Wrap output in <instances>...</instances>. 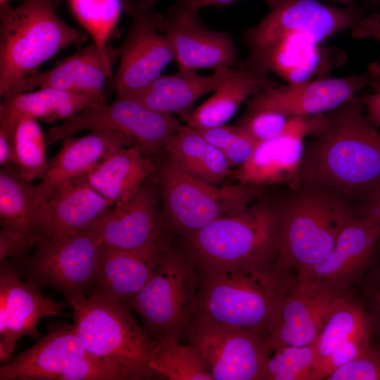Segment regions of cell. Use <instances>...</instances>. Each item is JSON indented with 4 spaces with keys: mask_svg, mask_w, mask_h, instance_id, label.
Segmentation results:
<instances>
[{
    "mask_svg": "<svg viewBox=\"0 0 380 380\" xmlns=\"http://www.w3.org/2000/svg\"><path fill=\"white\" fill-rule=\"evenodd\" d=\"M352 36L355 39L373 38L380 42V15H366L352 28Z\"/></svg>",
    "mask_w": 380,
    "mask_h": 380,
    "instance_id": "ee69618b",
    "label": "cell"
},
{
    "mask_svg": "<svg viewBox=\"0 0 380 380\" xmlns=\"http://www.w3.org/2000/svg\"><path fill=\"white\" fill-rule=\"evenodd\" d=\"M101 246L95 223L61 242L38 241L31 256L16 264L27 284L53 287L70 301L93 286Z\"/></svg>",
    "mask_w": 380,
    "mask_h": 380,
    "instance_id": "9c48e42d",
    "label": "cell"
},
{
    "mask_svg": "<svg viewBox=\"0 0 380 380\" xmlns=\"http://www.w3.org/2000/svg\"><path fill=\"white\" fill-rule=\"evenodd\" d=\"M260 66L241 65L224 69L220 84L213 95L184 116L186 125L203 129L224 125L240 106L251 97L279 84Z\"/></svg>",
    "mask_w": 380,
    "mask_h": 380,
    "instance_id": "d4e9b609",
    "label": "cell"
},
{
    "mask_svg": "<svg viewBox=\"0 0 380 380\" xmlns=\"http://www.w3.org/2000/svg\"><path fill=\"white\" fill-rule=\"evenodd\" d=\"M113 207L89 184L86 175L63 182L37 203V242L65 241L93 226Z\"/></svg>",
    "mask_w": 380,
    "mask_h": 380,
    "instance_id": "9a60e30c",
    "label": "cell"
},
{
    "mask_svg": "<svg viewBox=\"0 0 380 380\" xmlns=\"http://www.w3.org/2000/svg\"><path fill=\"white\" fill-rule=\"evenodd\" d=\"M167 243L137 250L102 245L96 279L89 290L127 304L152 277Z\"/></svg>",
    "mask_w": 380,
    "mask_h": 380,
    "instance_id": "cb8c5ba5",
    "label": "cell"
},
{
    "mask_svg": "<svg viewBox=\"0 0 380 380\" xmlns=\"http://www.w3.org/2000/svg\"><path fill=\"white\" fill-rule=\"evenodd\" d=\"M305 123L300 182L363 202L380 185V132L358 96Z\"/></svg>",
    "mask_w": 380,
    "mask_h": 380,
    "instance_id": "6da1fadb",
    "label": "cell"
},
{
    "mask_svg": "<svg viewBox=\"0 0 380 380\" xmlns=\"http://www.w3.org/2000/svg\"><path fill=\"white\" fill-rule=\"evenodd\" d=\"M360 214L380 227V185L361 203Z\"/></svg>",
    "mask_w": 380,
    "mask_h": 380,
    "instance_id": "7dc6e473",
    "label": "cell"
},
{
    "mask_svg": "<svg viewBox=\"0 0 380 380\" xmlns=\"http://www.w3.org/2000/svg\"><path fill=\"white\" fill-rule=\"evenodd\" d=\"M348 290L298 281L279 303L267 330L271 350L313 343L335 301Z\"/></svg>",
    "mask_w": 380,
    "mask_h": 380,
    "instance_id": "ac0fdd59",
    "label": "cell"
},
{
    "mask_svg": "<svg viewBox=\"0 0 380 380\" xmlns=\"http://www.w3.org/2000/svg\"><path fill=\"white\" fill-rule=\"evenodd\" d=\"M96 227L101 244L119 250L141 249L167 241L155 191L146 183L127 203L111 208Z\"/></svg>",
    "mask_w": 380,
    "mask_h": 380,
    "instance_id": "44dd1931",
    "label": "cell"
},
{
    "mask_svg": "<svg viewBox=\"0 0 380 380\" xmlns=\"http://www.w3.org/2000/svg\"><path fill=\"white\" fill-rule=\"evenodd\" d=\"M373 330L360 333L336 348L313 367L310 380H322L336 369L355 359L371 345Z\"/></svg>",
    "mask_w": 380,
    "mask_h": 380,
    "instance_id": "f35d334b",
    "label": "cell"
},
{
    "mask_svg": "<svg viewBox=\"0 0 380 380\" xmlns=\"http://www.w3.org/2000/svg\"><path fill=\"white\" fill-rule=\"evenodd\" d=\"M164 149L177 167L201 181L216 184L231 172L232 165L224 154L186 125L167 140Z\"/></svg>",
    "mask_w": 380,
    "mask_h": 380,
    "instance_id": "4dcf8cb0",
    "label": "cell"
},
{
    "mask_svg": "<svg viewBox=\"0 0 380 380\" xmlns=\"http://www.w3.org/2000/svg\"><path fill=\"white\" fill-rule=\"evenodd\" d=\"M77 20L86 30L93 42L108 49V39L119 20L121 0H68Z\"/></svg>",
    "mask_w": 380,
    "mask_h": 380,
    "instance_id": "d590c367",
    "label": "cell"
},
{
    "mask_svg": "<svg viewBox=\"0 0 380 380\" xmlns=\"http://www.w3.org/2000/svg\"><path fill=\"white\" fill-rule=\"evenodd\" d=\"M184 251L200 272L267 261L280 255L277 205L253 202L185 235Z\"/></svg>",
    "mask_w": 380,
    "mask_h": 380,
    "instance_id": "8992f818",
    "label": "cell"
},
{
    "mask_svg": "<svg viewBox=\"0 0 380 380\" xmlns=\"http://www.w3.org/2000/svg\"><path fill=\"white\" fill-rule=\"evenodd\" d=\"M159 177L165 219L171 228L185 235L244 210L256 197L254 186L240 183L217 186L188 175L170 159L160 167Z\"/></svg>",
    "mask_w": 380,
    "mask_h": 380,
    "instance_id": "ba28073f",
    "label": "cell"
},
{
    "mask_svg": "<svg viewBox=\"0 0 380 380\" xmlns=\"http://www.w3.org/2000/svg\"><path fill=\"white\" fill-rule=\"evenodd\" d=\"M200 274L194 322L262 335L267 332L282 299L298 282L296 270L281 256Z\"/></svg>",
    "mask_w": 380,
    "mask_h": 380,
    "instance_id": "7a4b0ae2",
    "label": "cell"
},
{
    "mask_svg": "<svg viewBox=\"0 0 380 380\" xmlns=\"http://www.w3.org/2000/svg\"><path fill=\"white\" fill-rule=\"evenodd\" d=\"M200 284L193 259L167 243L151 279L126 305L156 343L179 341L196 319Z\"/></svg>",
    "mask_w": 380,
    "mask_h": 380,
    "instance_id": "52a82bcc",
    "label": "cell"
},
{
    "mask_svg": "<svg viewBox=\"0 0 380 380\" xmlns=\"http://www.w3.org/2000/svg\"><path fill=\"white\" fill-rule=\"evenodd\" d=\"M60 0H53L55 6H56V4H58V2Z\"/></svg>",
    "mask_w": 380,
    "mask_h": 380,
    "instance_id": "11a10c76",
    "label": "cell"
},
{
    "mask_svg": "<svg viewBox=\"0 0 380 380\" xmlns=\"http://www.w3.org/2000/svg\"><path fill=\"white\" fill-rule=\"evenodd\" d=\"M290 118L267 109L247 110L239 124L257 142L281 136L287 130Z\"/></svg>",
    "mask_w": 380,
    "mask_h": 380,
    "instance_id": "ab89813d",
    "label": "cell"
},
{
    "mask_svg": "<svg viewBox=\"0 0 380 380\" xmlns=\"http://www.w3.org/2000/svg\"><path fill=\"white\" fill-rule=\"evenodd\" d=\"M18 265L9 259L0 267V362L8 361L17 341L24 336L37 338L39 322L49 316H61L62 302L44 296L20 279Z\"/></svg>",
    "mask_w": 380,
    "mask_h": 380,
    "instance_id": "e0dca14e",
    "label": "cell"
},
{
    "mask_svg": "<svg viewBox=\"0 0 380 380\" xmlns=\"http://www.w3.org/2000/svg\"><path fill=\"white\" fill-rule=\"evenodd\" d=\"M336 1H341V2H344V3H348L349 4H351V3L355 1V0H336Z\"/></svg>",
    "mask_w": 380,
    "mask_h": 380,
    "instance_id": "db71d44e",
    "label": "cell"
},
{
    "mask_svg": "<svg viewBox=\"0 0 380 380\" xmlns=\"http://www.w3.org/2000/svg\"><path fill=\"white\" fill-rule=\"evenodd\" d=\"M37 203L36 185L20 175L17 165L0 170L1 227L37 239L34 232V210Z\"/></svg>",
    "mask_w": 380,
    "mask_h": 380,
    "instance_id": "1f68e13d",
    "label": "cell"
},
{
    "mask_svg": "<svg viewBox=\"0 0 380 380\" xmlns=\"http://www.w3.org/2000/svg\"><path fill=\"white\" fill-rule=\"evenodd\" d=\"M279 206V249L297 274L330 253L344 226L359 215L351 201L321 186L300 182Z\"/></svg>",
    "mask_w": 380,
    "mask_h": 380,
    "instance_id": "5b68a950",
    "label": "cell"
},
{
    "mask_svg": "<svg viewBox=\"0 0 380 380\" xmlns=\"http://www.w3.org/2000/svg\"><path fill=\"white\" fill-rule=\"evenodd\" d=\"M144 1L151 7H153L157 0H144Z\"/></svg>",
    "mask_w": 380,
    "mask_h": 380,
    "instance_id": "816d5d0a",
    "label": "cell"
},
{
    "mask_svg": "<svg viewBox=\"0 0 380 380\" xmlns=\"http://www.w3.org/2000/svg\"><path fill=\"white\" fill-rule=\"evenodd\" d=\"M106 103L94 97L54 88L38 89L3 99L0 106V127L14 132L22 117L51 122Z\"/></svg>",
    "mask_w": 380,
    "mask_h": 380,
    "instance_id": "f1b7e54d",
    "label": "cell"
},
{
    "mask_svg": "<svg viewBox=\"0 0 380 380\" xmlns=\"http://www.w3.org/2000/svg\"><path fill=\"white\" fill-rule=\"evenodd\" d=\"M319 44L303 34L285 35L244 65L260 66L295 84L312 80L327 67Z\"/></svg>",
    "mask_w": 380,
    "mask_h": 380,
    "instance_id": "f546056e",
    "label": "cell"
},
{
    "mask_svg": "<svg viewBox=\"0 0 380 380\" xmlns=\"http://www.w3.org/2000/svg\"><path fill=\"white\" fill-rule=\"evenodd\" d=\"M316 358L315 341L304 346L277 348L267 360L262 380H310Z\"/></svg>",
    "mask_w": 380,
    "mask_h": 380,
    "instance_id": "8d00e7d4",
    "label": "cell"
},
{
    "mask_svg": "<svg viewBox=\"0 0 380 380\" xmlns=\"http://www.w3.org/2000/svg\"><path fill=\"white\" fill-rule=\"evenodd\" d=\"M369 121L380 127V91H365L358 96Z\"/></svg>",
    "mask_w": 380,
    "mask_h": 380,
    "instance_id": "bcb514c9",
    "label": "cell"
},
{
    "mask_svg": "<svg viewBox=\"0 0 380 380\" xmlns=\"http://www.w3.org/2000/svg\"><path fill=\"white\" fill-rule=\"evenodd\" d=\"M305 138V117H291L284 134L258 142L249 160L234 172L236 179L255 188L277 184L295 186L300 183Z\"/></svg>",
    "mask_w": 380,
    "mask_h": 380,
    "instance_id": "ffe728a7",
    "label": "cell"
},
{
    "mask_svg": "<svg viewBox=\"0 0 380 380\" xmlns=\"http://www.w3.org/2000/svg\"><path fill=\"white\" fill-rule=\"evenodd\" d=\"M151 368L158 376L169 380H213L198 351L178 340L156 343Z\"/></svg>",
    "mask_w": 380,
    "mask_h": 380,
    "instance_id": "836d02e7",
    "label": "cell"
},
{
    "mask_svg": "<svg viewBox=\"0 0 380 380\" xmlns=\"http://www.w3.org/2000/svg\"><path fill=\"white\" fill-rule=\"evenodd\" d=\"M199 9L208 5H224L236 0H191ZM270 9L278 5L282 0H265Z\"/></svg>",
    "mask_w": 380,
    "mask_h": 380,
    "instance_id": "c3c4849f",
    "label": "cell"
},
{
    "mask_svg": "<svg viewBox=\"0 0 380 380\" xmlns=\"http://www.w3.org/2000/svg\"><path fill=\"white\" fill-rule=\"evenodd\" d=\"M118 49H102L92 42L58 61L51 69L36 72L27 80L25 91L35 88H54L106 101L105 88L111 79Z\"/></svg>",
    "mask_w": 380,
    "mask_h": 380,
    "instance_id": "7402d4cb",
    "label": "cell"
},
{
    "mask_svg": "<svg viewBox=\"0 0 380 380\" xmlns=\"http://www.w3.org/2000/svg\"><path fill=\"white\" fill-rule=\"evenodd\" d=\"M367 15L362 8L328 6L317 0H282L244 38L249 48L247 60L259 55L279 38L303 34L317 44L356 23Z\"/></svg>",
    "mask_w": 380,
    "mask_h": 380,
    "instance_id": "8fae6325",
    "label": "cell"
},
{
    "mask_svg": "<svg viewBox=\"0 0 380 380\" xmlns=\"http://www.w3.org/2000/svg\"><path fill=\"white\" fill-rule=\"evenodd\" d=\"M86 350L75 325L53 324L34 346L0 367V380H57Z\"/></svg>",
    "mask_w": 380,
    "mask_h": 380,
    "instance_id": "603a6c76",
    "label": "cell"
},
{
    "mask_svg": "<svg viewBox=\"0 0 380 380\" xmlns=\"http://www.w3.org/2000/svg\"><path fill=\"white\" fill-rule=\"evenodd\" d=\"M37 120L22 117L14 132L17 165L21 176L30 182L35 179H42L48 170L45 134Z\"/></svg>",
    "mask_w": 380,
    "mask_h": 380,
    "instance_id": "e575fe53",
    "label": "cell"
},
{
    "mask_svg": "<svg viewBox=\"0 0 380 380\" xmlns=\"http://www.w3.org/2000/svg\"><path fill=\"white\" fill-rule=\"evenodd\" d=\"M63 140L60 151L48 161L47 172L36 185L37 202L61 183L86 175L108 153L137 144L132 137L111 130H92Z\"/></svg>",
    "mask_w": 380,
    "mask_h": 380,
    "instance_id": "484cf974",
    "label": "cell"
},
{
    "mask_svg": "<svg viewBox=\"0 0 380 380\" xmlns=\"http://www.w3.org/2000/svg\"><path fill=\"white\" fill-rule=\"evenodd\" d=\"M144 1L133 4V19L127 35L118 49L120 64L112 80L117 95L130 96L160 75L175 60L172 42L160 30L159 15Z\"/></svg>",
    "mask_w": 380,
    "mask_h": 380,
    "instance_id": "4fadbf2b",
    "label": "cell"
},
{
    "mask_svg": "<svg viewBox=\"0 0 380 380\" xmlns=\"http://www.w3.org/2000/svg\"><path fill=\"white\" fill-rule=\"evenodd\" d=\"M327 380H380V346L371 344L355 359L334 371Z\"/></svg>",
    "mask_w": 380,
    "mask_h": 380,
    "instance_id": "b9f144b4",
    "label": "cell"
},
{
    "mask_svg": "<svg viewBox=\"0 0 380 380\" xmlns=\"http://www.w3.org/2000/svg\"><path fill=\"white\" fill-rule=\"evenodd\" d=\"M57 380H127L125 376L112 365L86 353L70 362Z\"/></svg>",
    "mask_w": 380,
    "mask_h": 380,
    "instance_id": "60d3db41",
    "label": "cell"
},
{
    "mask_svg": "<svg viewBox=\"0 0 380 380\" xmlns=\"http://www.w3.org/2000/svg\"><path fill=\"white\" fill-rule=\"evenodd\" d=\"M379 237V226L356 216L342 229L326 258L298 273V281L348 290L369 261Z\"/></svg>",
    "mask_w": 380,
    "mask_h": 380,
    "instance_id": "d6986e66",
    "label": "cell"
},
{
    "mask_svg": "<svg viewBox=\"0 0 380 380\" xmlns=\"http://www.w3.org/2000/svg\"><path fill=\"white\" fill-rule=\"evenodd\" d=\"M373 330L370 315L348 291L335 301L317 336L315 365L355 335Z\"/></svg>",
    "mask_w": 380,
    "mask_h": 380,
    "instance_id": "d6a6232c",
    "label": "cell"
},
{
    "mask_svg": "<svg viewBox=\"0 0 380 380\" xmlns=\"http://www.w3.org/2000/svg\"><path fill=\"white\" fill-rule=\"evenodd\" d=\"M53 0H24L0 6V95L25 91L27 80L58 51L87 36L62 19Z\"/></svg>",
    "mask_w": 380,
    "mask_h": 380,
    "instance_id": "3957f363",
    "label": "cell"
},
{
    "mask_svg": "<svg viewBox=\"0 0 380 380\" xmlns=\"http://www.w3.org/2000/svg\"><path fill=\"white\" fill-rule=\"evenodd\" d=\"M369 4L374 6H380V0H366Z\"/></svg>",
    "mask_w": 380,
    "mask_h": 380,
    "instance_id": "f907efd6",
    "label": "cell"
},
{
    "mask_svg": "<svg viewBox=\"0 0 380 380\" xmlns=\"http://www.w3.org/2000/svg\"><path fill=\"white\" fill-rule=\"evenodd\" d=\"M186 336L213 380H262L272 350L262 334L194 322Z\"/></svg>",
    "mask_w": 380,
    "mask_h": 380,
    "instance_id": "5bb4252c",
    "label": "cell"
},
{
    "mask_svg": "<svg viewBox=\"0 0 380 380\" xmlns=\"http://www.w3.org/2000/svg\"><path fill=\"white\" fill-rule=\"evenodd\" d=\"M368 89L380 91V64L339 78H317L265 90L246 101L247 110H273L289 117H310L334 110Z\"/></svg>",
    "mask_w": 380,
    "mask_h": 380,
    "instance_id": "7c38bea8",
    "label": "cell"
},
{
    "mask_svg": "<svg viewBox=\"0 0 380 380\" xmlns=\"http://www.w3.org/2000/svg\"><path fill=\"white\" fill-rule=\"evenodd\" d=\"M11 0H0V6L8 4V2Z\"/></svg>",
    "mask_w": 380,
    "mask_h": 380,
    "instance_id": "f5cc1de1",
    "label": "cell"
},
{
    "mask_svg": "<svg viewBox=\"0 0 380 380\" xmlns=\"http://www.w3.org/2000/svg\"><path fill=\"white\" fill-rule=\"evenodd\" d=\"M199 10L191 0H178L165 15H159L160 28L172 42L179 70L239 66L232 37L208 30L198 16Z\"/></svg>",
    "mask_w": 380,
    "mask_h": 380,
    "instance_id": "2e32d148",
    "label": "cell"
},
{
    "mask_svg": "<svg viewBox=\"0 0 380 380\" xmlns=\"http://www.w3.org/2000/svg\"><path fill=\"white\" fill-rule=\"evenodd\" d=\"M197 130L224 154L232 165L240 166L247 162L258 144L240 125H223Z\"/></svg>",
    "mask_w": 380,
    "mask_h": 380,
    "instance_id": "74e56055",
    "label": "cell"
},
{
    "mask_svg": "<svg viewBox=\"0 0 380 380\" xmlns=\"http://www.w3.org/2000/svg\"><path fill=\"white\" fill-rule=\"evenodd\" d=\"M14 132L0 127V164L1 166L17 165Z\"/></svg>",
    "mask_w": 380,
    "mask_h": 380,
    "instance_id": "f6af8a7d",
    "label": "cell"
},
{
    "mask_svg": "<svg viewBox=\"0 0 380 380\" xmlns=\"http://www.w3.org/2000/svg\"><path fill=\"white\" fill-rule=\"evenodd\" d=\"M224 68L213 70L210 75H201L195 70H179L175 75H160L141 90L127 97L159 113L185 116L200 97L217 89Z\"/></svg>",
    "mask_w": 380,
    "mask_h": 380,
    "instance_id": "83f0119b",
    "label": "cell"
},
{
    "mask_svg": "<svg viewBox=\"0 0 380 380\" xmlns=\"http://www.w3.org/2000/svg\"><path fill=\"white\" fill-rule=\"evenodd\" d=\"M155 170L152 156L134 144L108 153L86 177L98 193L118 207L129 201Z\"/></svg>",
    "mask_w": 380,
    "mask_h": 380,
    "instance_id": "4316f807",
    "label": "cell"
},
{
    "mask_svg": "<svg viewBox=\"0 0 380 380\" xmlns=\"http://www.w3.org/2000/svg\"><path fill=\"white\" fill-rule=\"evenodd\" d=\"M372 328L377 329L380 334V289L376 293L373 303V313L369 315Z\"/></svg>",
    "mask_w": 380,
    "mask_h": 380,
    "instance_id": "681fc988",
    "label": "cell"
},
{
    "mask_svg": "<svg viewBox=\"0 0 380 380\" xmlns=\"http://www.w3.org/2000/svg\"><path fill=\"white\" fill-rule=\"evenodd\" d=\"M180 123L172 115L153 110L134 99L118 96L110 103L87 108L45 134L46 144L83 130H111L134 139L149 155L163 149Z\"/></svg>",
    "mask_w": 380,
    "mask_h": 380,
    "instance_id": "30bf717a",
    "label": "cell"
},
{
    "mask_svg": "<svg viewBox=\"0 0 380 380\" xmlns=\"http://www.w3.org/2000/svg\"><path fill=\"white\" fill-rule=\"evenodd\" d=\"M36 243L37 241L34 238L1 227L0 262L12 259L15 263L20 262Z\"/></svg>",
    "mask_w": 380,
    "mask_h": 380,
    "instance_id": "7bdbcfd3",
    "label": "cell"
},
{
    "mask_svg": "<svg viewBox=\"0 0 380 380\" xmlns=\"http://www.w3.org/2000/svg\"><path fill=\"white\" fill-rule=\"evenodd\" d=\"M74 325L86 352L119 369L127 380L158 376L151 368L156 343L125 303L91 290L68 301Z\"/></svg>",
    "mask_w": 380,
    "mask_h": 380,
    "instance_id": "277c9868",
    "label": "cell"
}]
</instances>
